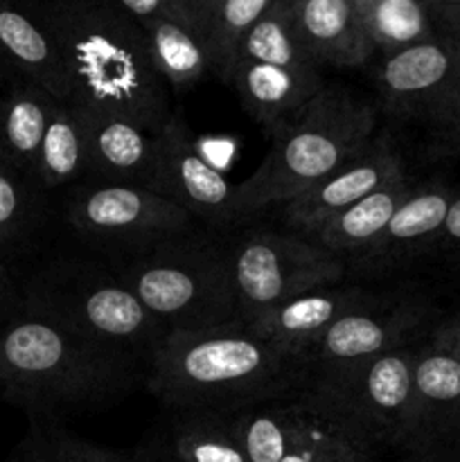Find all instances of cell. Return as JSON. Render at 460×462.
Returning <instances> with one entry per match:
<instances>
[{
    "label": "cell",
    "mask_w": 460,
    "mask_h": 462,
    "mask_svg": "<svg viewBox=\"0 0 460 462\" xmlns=\"http://www.w3.org/2000/svg\"><path fill=\"white\" fill-rule=\"evenodd\" d=\"M147 386L180 413H237L307 391L300 359L248 325L167 332L147 365Z\"/></svg>",
    "instance_id": "6da1fadb"
},
{
    "label": "cell",
    "mask_w": 460,
    "mask_h": 462,
    "mask_svg": "<svg viewBox=\"0 0 460 462\" xmlns=\"http://www.w3.org/2000/svg\"><path fill=\"white\" fill-rule=\"evenodd\" d=\"M39 9L61 52L72 102L158 134L171 117L170 95L140 23L106 0H50Z\"/></svg>",
    "instance_id": "7a4b0ae2"
},
{
    "label": "cell",
    "mask_w": 460,
    "mask_h": 462,
    "mask_svg": "<svg viewBox=\"0 0 460 462\" xmlns=\"http://www.w3.org/2000/svg\"><path fill=\"white\" fill-rule=\"evenodd\" d=\"M379 108L338 84L325 88L296 120L275 134L273 147L246 180L235 185V226L323 180L377 134Z\"/></svg>",
    "instance_id": "3957f363"
},
{
    "label": "cell",
    "mask_w": 460,
    "mask_h": 462,
    "mask_svg": "<svg viewBox=\"0 0 460 462\" xmlns=\"http://www.w3.org/2000/svg\"><path fill=\"white\" fill-rule=\"evenodd\" d=\"M133 365L50 316L27 311L0 332V386L34 413L81 409L115 395Z\"/></svg>",
    "instance_id": "277c9868"
},
{
    "label": "cell",
    "mask_w": 460,
    "mask_h": 462,
    "mask_svg": "<svg viewBox=\"0 0 460 462\" xmlns=\"http://www.w3.org/2000/svg\"><path fill=\"white\" fill-rule=\"evenodd\" d=\"M192 233L126 257L113 275L135 293L165 332H201L242 323L228 248Z\"/></svg>",
    "instance_id": "5b68a950"
},
{
    "label": "cell",
    "mask_w": 460,
    "mask_h": 462,
    "mask_svg": "<svg viewBox=\"0 0 460 462\" xmlns=\"http://www.w3.org/2000/svg\"><path fill=\"white\" fill-rule=\"evenodd\" d=\"M30 311L59 320L133 368L140 361L149 365L167 334L122 280L84 264L59 269L34 293Z\"/></svg>",
    "instance_id": "8992f818"
},
{
    "label": "cell",
    "mask_w": 460,
    "mask_h": 462,
    "mask_svg": "<svg viewBox=\"0 0 460 462\" xmlns=\"http://www.w3.org/2000/svg\"><path fill=\"white\" fill-rule=\"evenodd\" d=\"M228 257L244 325L264 319L302 293L343 282L347 273L345 260L289 230H246L228 246Z\"/></svg>",
    "instance_id": "52a82bcc"
},
{
    "label": "cell",
    "mask_w": 460,
    "mask_h": 462,
    "mask_svg": "<svg viewBox=\"0 0 460 462\" xmlns=\"http://www.w3.org/2000/svg\"><path fill=\"white\" fill-rule=\"evenodd\" d=\"M415 356V343L397 347L368 364L311 383L305 393L374 449H406L413 420Z\"/></svg>",
    "instance_id": "ba28073f"
},
{
    "label": "cell",
    "mask_w": 460,
    "mask_h": 462,
    "mask_svg": "<svg viewBox=\"0 0 460 462\" xmlns=\"http://www.w3.org/2000/svg\"><path fill=\"white\" fill-rule=\"evenodd\" d=\"M66 219L86 242L126 257L192 233L197 224L188 210L152 189L97 180L77 188L66 206Z\"/></svg>",
    "instance_id": "9c48e42d"
},
{
    "label": "cell",
    "mask_w": 460,
    "mask_h": 462,
    "mask_svg": "<svg viewBox=\"0 0 460 462\" xmlns=\"http://www.w3.org/2000/svg\"><path fill=\"white\" fill-rule=\"evenodd\" d=\"M382 108L428 129L460 111V41L437 30L418 45L386 54L377 66Z\"/></svg>",
    "instance_id": "30bf717a"
},
{
    "label": "cell",
    "mask_w": 460,
    "mask_h": 462,
    "mask_svg": "<svg viewBox=\"0 0 460 462\" xmlns=\"http://www.w3.org/2000/svg\"><path fill=\"white\" fill-rule=\"evenodd\" d=\"M431 320V310L413 298H379L374 305L352 311L307 347L300 364L307 388L338 373L413 346Z\"/></svg>",
    "instance_id": "8fae6325"
},
{
    "label": "cell",
    "mask_w": 460,
    "mask_h": 462,
    "mask_svg": "<svg viewBox=\"0 0 460 462\" xmlns=\"http://www.w3.org/2000/svg\"><path fill=\"white\" fill-rule=\"evenodd\" d=\"M401 174H406V170L395 140L386 131H377L374 138L354 156L341 162L336 170L329 171L323 180L311 185L300 197L280 208L284 226L289 233L309 239L338 212L377 192L388 180Z\"/></svg>",
    "instance_id": "7c38bea8"
},
{
    "label": "cell",
    "mask_w": 460,
    "mask_h": 462,
    "mask_svg": "<svg viewBox=\"0 0 460 462\" xmlns=\"http://www.w3.org/2000/svg\"><path fill=\"white\" fill-rule=\"evenodd\" d=\"M156 194L188 210L194 221L235 226V185L206 161L192 131L171 113L156 134Z\"/></svg>",
    "instance_id": "4fadbf2b"
},
{
    "label": "cell",
    "mask_w": 460,
    "mask_h": 462,
    "mask_svg": "<svg viewBox=\"0 0 460 462\" xmlns=\"http://www.w3.org/2000/svg\"><path fill=\"white\" fill-rule=\"evenodd\" d=\"M225 84L239 95L244 111L273 138L325 88L320 68H289L235 57Z\"/></svg>",
    "instance_id": "5bb4252c"
},
{
    "label": "cell",
    "mask_w": 460,
    "mask_h": 462,
    "mask_svg": "<svg viewBox=\"0 0 460 462\" xmlns=\"http://www.w3.org/2000/svg\"><path fill=\"white\" fill-rule=\"evenodd\" d=\"M454 197L455 192L445 183L415 185L382 235L347 266L363 273H382L437 246Z\"/></svg>",
    "instance_id": "9a60e30c"
},
{
    "label": "cell",
    "mask_w": 460,
    "mask_h": 462,
    "mask_svg": "<svg viewBox=\"0 0 460 462\" xmlns=\"http://www.w3.org/2000/svg\"><path fill=\"white\" fill-rule=\"evenodd\" d=\"M75 104L88 131L90 180L135 185L156 192V134L102 108Z\"/></svg>",
    "instance_id": "2e32d148"
},
{
    "label": "cell",
    "mask_w": 460,
    "mask_h": 462,
    "mask_svg": "<svg viewBox=\"0 0 460 462\" xmlns=\"http://www.w3.org/2000/svg\"><path fill=\"white\" fill-rule=\"evenodd\" d=\"M379 298L382 296L361 287L338 282L302 293L248 328L300 359L302 352L314 346L334 323L345 319L352 311L374 305Z\"/></svg>",
    "instance_id": "e0dca14e"
},
{
    "label": "cell",
    "mask_w": 460,
    "mask_h": 462,
    "mask_svg": "<svg viewBox=\"0 0 460 462\" xmlns=\"http://www.w3.org/2000/svg\"><path fill=\"white\" fill-rule=\"evenodd\" d=\"M0 59L14 75L41 86L54 99H70L61 52L39 7L0 0Z\"/></svg>",
    "instance_id": "ac0fdd59"
},
{
    "label": "cell",
    "mask_w": 460,
    "mask_h": 462,
    "mask_svg": "<svg viewBox=\"0 0 460 462\" xmlns=\"http://www.w3.org/2000/svg\"><path fill=\"white\" fill-rule=\"evenodd\" d=\"M293 32L318 66L361 68L377 54L352 0H298Z\"/></svg>",
    "instance_id": "d6986e66"
},
{
    "label": "cell",
    "mask_w": 460,
    "mask_h": 462,
    "mask_svg": "<svg viewBox=\"0 0 460 462\" xmlns=\"http://www.w3.org/2000/svg\"><path fill=\"white\" fill-rule=\"evenodd\" d=\"M460 427V359L433 343L418 346L413 373L410 451H427Z\"/></svg>",
    "instance_id": "ffe728a7"
},
{
    "label": "cell",
    "mask_w": 460,
    "mask_h": 462,
    "mask_svg": "<svg viewBox=\"0 0 460 462\" xmlns=\"http://www.w3.org/2000/svg\"><path fill=\"white\" fill-rule=\"evenodd\" d=\"M320 406L307 393L230 413V424L251 462H282L314 429Z\"/></svg>",
    "instance_id": "44dd1931"
},
{
    "label": "cell",
    "mask_w": 460,
    "mask_h": 462,
    "mask_svg": "<svg viewBox=\"0 0 460 462\" xmlns=\"http://www.w3.org/2000/svg\"><path fill=\"white\" fill-rule=\"evenodd\" d=\"M413 188L415 183L409 174L388 180L377 192L368 194L361 201L352 203L350 208L338 212L336 217H332L323 228L311 235L309 242L325 248L332 255L341 257L347 264L352 257L365 251L382 235L391 217L413 192Z\"/></svg>",
    "instance_id": "7402d4cb"
},
{
    "label": "cell",
    "mask_w": 460,
    "mask_h": 462,
    "mask_svg": "<svg viewBox=\"0 0 460 462\" xmlns=\"http://www.w3.org/2000/svg\"><path fill=\"white\" fill-rule=\"evenodd\" d=\"M54 104L48 90L21 77L0 90V156L32 180Z\"/></svg>",
    "instance_id": "603a6c76"
},
{
    "label": "cell",
    "mask_w": 460,
    "mask_h": 462,
    "mask_svg": "<svg viewBox=\"0 0 460 462\" xmlns=\"http://www.w3.org/2000/svg\"><path fill=\"white\" fill-rule=\"evenodd\" d=\"M90 179V144L84 117L72 99H57L43 134L34 180L45 189Z\"/></svg>",
    "instance_id": "cb8c5ba5"
},
{
    "label": "cell",
    "mask_w": 460,
    "mask_h": 462,
    "mask_svg": "<svg viewBox=\"0 0 460 462\" xmlns=\"http://www.w3.org/2000/svg\"><path fill=\"white\" fill-rule=\"evenodd\" d=\"M140 27L147 34L152 59L162 81L174 93L194 88L210 70V59L197 27L171 18H156Z\"/></svg>",
    "instance_id": "d4e9b609"
},
{
    "label": "cell",
    "mask_w": 460,
    "mask_h": 462,
    "mask_svg": "<svg viewBox=\"0 0 460 462\" xmlns=\"http://www.w3.org/2000/svg\"><path fill=\"white\" fill-rule=\"evenodd\" d=\"M273 0H203L197 32L206 45L210 70L225 81L239 41L260 21Z\"/></svg>",
    "instance_id": "484cf974"
},
{
    "label": "cell",
    "mask_w": 460,
    "mask_h": 462,
    "mask_svg": "<svg viewBox=\"0 0 460 462\" xmlns=\"http://www.w3.org/2000/svg\"><path fill=\"white\" fill-rule=\"evenodd\" d=\"M356 9L365 34L383 57L437 34L436 18L427 0H377Z\"/></svg>",
    "instance_id": "4316f807"
},
{
    "label": "cell",
    "mask_w": 460,
    "mask_h": 462,
    "mask_svg": "<svg viewBox=\"0 0 460 462\" xmlns=\"http://www.w3.org/2000/svg\"><path fill=\"white\" fill-rule=\"evenodd\" d=\"M170 451L176 462H251L225 413H180L171 424Z\"/></svg>",
    "instance_id": "83f0119b"
},
{
    "label": "cell",
    "mask_w": 460,
    "mask_h": 462,
    "mask_svg": "<svg viewBox=\"0 0 460 462\" xmlns=\"http://www.w3.org/2000/svg\"><path fill=\"white\" fill-rule=\"evenodd\" d=\"M235 57L289 68H320L298 41L289 7L278 0H273L260 21L244 34Z\"/></svg>",
    "instance_id": "f1b7e54d"
},
{
    "label": "cell",
    "mask_w": 460,
    "mask_h": 462,
    "mask_svg": "<svg viewBox=\"0 0 460 462\" xmlns=\"http://www.w3.org/2000/svg\"><path fill=\"white\" fill-rule=\"evenodd\" d=\"M282 462H374V447L320 406L318 422Z\"/></svg>",
    "instance_id": "f546056e"
},
{
    "label": "cell",
    "mask_w": 460,
    "mask_h": 462,
    "mask_svg": "<svg viewBox=\"0 0 460 462\" xmlns=\"http://www.w3.org/2000/svg\"><path fill=\"white\" fill-rule=\"evenodd\" d=\"M23 171L0 156V244H7L23 233L30 221L32 197Z\"/></svg>",
    "instance_id": "4dcf8cb0"
},
{
    "label": "cell",
    "mask_w": 460,
    "mask_h": 462,
    "mask_svg": "<svg viewBox=\"0 0 460 462\" xmlns=\"http://www.w3.org/2000/svg\"><path fill=\"white\" fill-rule=\"evenodd\" d=\"M9 462H81L75 438L57 429H34Z\"/></svg>",
    "instance_id": "1f68e13d"
},
{
    "label": "cell",
    "mask_w": 460,
    "mask_h": 462,
    "mask_svg": "<svg viewBox=\"0 0 460 462\" xmlns=\"http://www.w3.org/2000/svg\"><path fill=\"white\" fill-rule=\"evenodd\" d=\"M106 3L115 5L120 12L138 21L140 25L147 21H156V18H171V21H180L197 27L188 9L179 0H106Z\"/></svg>",
    "instance_id": "d6a6232c"
},
{
    "label": "cell",
    "mask_w": 460,
    "mask_h": 462,
    "mask_svg": "<svg viewBox=\"0 0 460 462\" xmlns=\"http://www.w3.org/2000/svg\"><path fill=\"white\" fill-rule=\"evenodd\" d=\"M427 153L428 161H449V158H460V111L451 116L442 125L428 129Z\"/></svg>",
    "instance_id": "836d02e7"
},
{
    "label": "cell",
    "mask_w": 460,
    "mask_h": 462,
    "mask_svg": "<svg viewBox=\"0 0 460 462\" xmlns=\"http://www.w3.org/2000/svg\"><path fill=\"white\" fill-rule=\"evenodd\" d=\"M427 341L442 347V350L451 352V355L460 359V314L449 316V319H445L442 323H437L436 328L428 332Z\"/></svg>",
    "instance_id": "e575fe53"
},
{
    "label": "cell",
    "mask_w": 460,
    "mask_h": 462,
    "mask_svg": "<svg viewBox=\"0 0 460 462\" xmlns=\"http://www.w3.org/2000/svg\"><path fill=\"white\" fill-rule=\"evenodd\" d=\"M75 447L81 462H147L143 458H135V456H124V454H117V451L104 449V447L79 440V438H75Z\"/></svg>",
    "instance_id": "d590c367"
},
{
    "label": "cell",
    "mask_w": 460,
    "mask_h": 462,
    "mask_svg": "<svg viewBox=\"0 0 460 462\" xmlns=\"http://www.w3.org/2000/svg\"><path fill=\"white\" fill-rule=\"evenodd\" d=\"M437 246L446 248V251L451 253H458L460 255V192H455L454 201H451L449 215H446L445 228H442Z\"/></svg>",
    "instance_id": "8d00e7d4"
},
{
    "label": "cell",
    "mask_w": 460,
    "mask_h": 462,
    "mask_svg": "<svg viewBox=\"0 0 460 462\" xmlns=\"http://www.w3.org/2000/svg\"><path fill=\"white\" fill-rule=\"evenodd\" d=\"M431 12L437 30L460 41V5H431Z\"/></svg>",
    "instance_id": "74e56055"
},
{
    "label": "cell",
    "mask_w": 460,
    "mask_h": 462,
    "mask_svg": "<svg viewBox=\"0 0 460 462\" xmlns=\"http://www.w3.org/2000/svg\"><path fill=\"white\" fill-rule=\"evenodd\" d=\"M179 3L183 5L185 9H188V14H189V16H192L194 25H197V12H198V7H201L203 0H179Z\"/></svg>",
    "instance_id": "f35d334b"
},
{
    "label": "cell",
    "mask_w": 460,
    "mask_h": 462,
    "mask_svg": "<svg viewBox=\"0 0 460 462\" xmlns=\"http://www.w3.org/2000/svg\"><path fill=\"white\" fill-rule=\"evenodd\" d=\"M3 296H5V271L0 266V305H3Z\"/></svg>",
    "instance_id": "ab89813d"
},
{
    "label": "cell",
    "mask_w": 460,
    "mask_h": 462,
    "mask_svg": "<svg viewBox=\"0 0 460 462\" xmlns=\"http://www.w3.org/2000/svg\"><path fill=\"white\" fill-rule=\"evenodd\" d=\"M352 3L356 5V7H361V5H370V3H377V0H352Z\"/></svg>",
    "instance_id": "60d3db41"
},
{
    "label": "cell",
    "mask_w": 460,
    "mask_h": 462,
    "mask_svg": "<svg viewBox=\"0 0 460 462\" xmlns=\"http://www.w3.org/2000/svg\"><path fill=\"white\" fill-rule=\"evenodd\" d=\"M278 3H282L284 7H291V5H293V3H298V0H278Z\"/></svg>",
    "instance_id": "b9f144b4"
}]
</instances>
